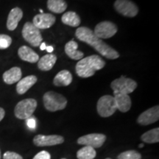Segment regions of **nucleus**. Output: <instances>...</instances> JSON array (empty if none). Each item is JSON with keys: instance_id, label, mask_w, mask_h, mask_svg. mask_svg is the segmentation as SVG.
Returning a JSON list of instances; mask_svg holds the SVG:
<instances>
[{"instance_id": "9d476101", "label": "nucleus", "mask_w": 159, "mask_h": 159, "mask_svg": "<svg viewBox=\"0 0 159 159\" xmlns=\"http://www.w3.org/2000/svg\"><path fill=\"white\" fill-rule=\"evenodd\" d=\"M106 139V136L102 134H91L80 137L77 139L79 144L89 146L93 148H99L102 147Z\"/></svg>"}, {"instance_id": "f704fd0d", "label": "nucleus", "mask_w": 159, "mask_h": 159, "mask_svg": "<svg viewBox=\"0 0 159 159\" xmlns=\"http://www.w3.org/2000/svg\"><path fill=\"white\" fill-rule=\"evenodd\" d=\"M40 13H43V11L41 9H40Z\"/></svg>"}, {"instance_id": "473e14b6", "label": "nucleus", "mask_w": 159, "mask_h": 159, "mask_svg": "<svg viewBox=\"0 0 159 159\" xmlns=\"http://www.w3.org/2000/svg\"><path fill=\"white\" fill-rule=\"evenodd\" d=\"M46 47H47V46H46L45 43H41L40 44V49H41V50H44V49H46Z\"/></svg>"}, {"instance_id": "7c9ffc66", "label": "nucleus", "mask_w": 159, "mask_h": 159, "mask_svg": "<svg viewBox=\"0 0 159 159\" xmlns=\"http://www.w3.org/2000/svg\"><path fill=\"white\" fill-rule=\"evenodd\" d=\"M5 110H4L3 108H0V122H1V121L3 119L4 117H5Z\"/></svg>"}, {"instance_id": "393cba45", "label": "nucleus", "mask_w": 159, "mask_h": 159, "mask_svg": "<svg viewBox=\"0 0 159 159\" xmlns=\"http://www.w3.org/2000/svg\"><path fill=\"white\" fill-rule=\"evenodd\" d=\"M96 155L94 148L85 146L77 151V158L78 159H94L96 157Z\"/></svg>"}, {"instance_id": "6ab92c4d", "label": "nucleus", "mask_w": 159, "mask_h": 159, "mask_svg": "<svg viewBox=\"0 0 159 159\" xmlns=\"http://www.w3.org/2000/svg\"><path fill=\"white\" fill-rule=\"evenodd\" d=\"M57 61V56L54 54H47L43 55L38 61V67L41 71H49L53 68Z\"/></svg>"}, {"instance_id": "0eeeda50", "label": "nucleus", "mask_w": 159, "mask_h": 159, "mask_svg": "<svg viewBox=\"0 0 159 159\" xmlns=\"http://www.w3.org/2000/svg\"><path fill=\"white\" fill-rule=\"evenodd\" d=\"M97 110L99 116L102 117L112 116L117 110L114 97L111 95L101 97L97 102Z\"/></svg>"}, {"instance_id": "423d86ee", "label": "nucleus", "mask_w": 159, "mask_h": 159, "mask_svg": "<svg viewBox=\"0 0 159 159\" xmlns=\"http://www.w3.org/2000/svg\"><path fill=\"white\" fill-rule=\"evenodd\" d=\"M24 39L34 47H37L42 43L43 38L40 30L32 22H26L22 29Z\"/></svg>"}, {"instance_id": "7ed1b4c3", "label": "nucleus", "mask_w": 159, "mask_h": 159, "mask_svg": "<svg viewBox=\"0 0 159 159\" xmlns=\"http://www.w3.org/2000/svg\"><path fill=\"white\" fill-rule=\"evenodd\" d=\"M44 107L51 112L63 110L66 107L67 99L62 94L55 91H47L43 97Z\"/></svg>"}, {"instance_id": "9b49d317", "label": "nucleus", "mask_w": 159, "mask_h": 159, "mask_svg": "<svg viewBox=\"0 0 159 159\" xmlns=\"http://www.w3.org/2000/svg\"><path fill=\"white\" fill-rule=\"evenodd\" d=\"M64 142V139L63 136L59 135H45L39 134L35 136L33 139V143L38 147L45 146H53V145L63 144Z\"/></svg>"}, {"instance_id": "a211bd4d", "label": "nucleus", "mask_w": 159, "mask_h": 159, "mask_svg": "<svg viewBox=\"0 0 159 159\" xmlns=\"http://www.w3.org/2000/svg\"><path fill=\"white\" fill-rule=\"evenodd\" d=\"M78 44L74 40H71L65 45V52L71 59L80 61L84 57V53L77 50Z\"/></svg>"}, {"instance_id": "e433bc0d", "label": "nucleus", "mask_w": 159, "mask_h": 159, "mask_svg": "<svg viewBox=\"0 0 159 159\" xmlns=\"http://www.w3.org/2000/svg\"><path fill=\"white\" fill-rule=\"evenodd\" d=\"M105 159H111V158H105Z\"/></svg>"}, {"instance_id": "4468645a", "label": "nucleus", "mask_w": 159, "mask_h": 159, "mask_svg": "<svg viewBox=\"0 0 159 159\" xmlns=\"http://www.w3.org/2000/svg\"><path fill=\"white\" fill-rule=\"evenodd\" d=\"M23 17V11L19 7H14L9 13L7 20V28L11 31L16 29L19 22Z\"/></svg>"}, {"instance_id": "c756f323", "label": "nucleus", "mask_w": 159, "mask_h": 159, "mask_svg": "<svg viewBox=\"0 0 159 159\" xmlns=\"http://www.w3.org/2000/svg\"><path fill=\"white\" fill-rule=\"evenodd\" d=\"M27 120V125L28 126L29 128L30 129H34L36 126V122H35V119L34 118H32V117H30Z\"/></svg>"}, {"instance_id": "1a4fd4ad", "label": "nucleus", "mask_w": 159, "mask_h": 159, "mask_svg": "<svg viewBox=\"0 0 159 159\" xmlns=\"http://www.w3.org/2000/svg\"><path fill=\"white\" fill-rule=\"evenodd\" d=\"M118 28L114 23L105 21L97 24L95 27L94 33L100 39H109L113 37L117 33Z\"/></svg>"}, {"instance_id": "aec40b11", "label": "nucleus", "mask_w": 159, "mask_h": 159, "mask_svg": "<svg viewBox=\"0 0 159 159\" xmlns=\"http://www.w3.org/2000/svg\"><path fill=\"white\" fill-rule=\"evenodd\" d=\"M116 109L121 112H128L131 108V99L128 94H116L114 95Z\"/></svg>"}, {"instance_id": "a878e982", "label": "nucleus", "mask_w": 159, "mask_h": 159, "mask_svg": "<svg viewBox=\"0 0 159 159\" xmlns=\"http://www.w3.org/2000/svg\"><path fill=\"white\" fill-rule=\"evenodd\" d=\"M142 156L136 150H128L119 155L117 159H141Z\"/></svg>"}, {"instance_id": "72a5a7b5", "label": "nucleus", "mask_w": 159, "mask_h": 159, "mask_svg": "<svg viewBox=\"0 0 159 159\" xmlns=\"http://www.w3.org/2000/svg\"><path fill=\"white\" fill-rule=\"evenodd\" d=\"M143 147H144V144H139V148H142Z\"/></svg>"}, {"instance_id": "c9c22d12", "label": "nucleus", "mask_w": 159, "mask_h": 159, "mask_svg": "<svg viewBox=\"0 0 159 159\" xmlns=\"http://www.w3.org/2000/svg\"><path fill=\"white\" fill-rule=\"evenodd\" d=\"M0 159H1V151H0Z\"/></svg>"}, {"instance_id": "b1692460", "label": "nucleus", "mask_w": 159, "mask_h": 159, "mask_svg": "<svg viewBox=\"0 0 159 159\" xmlns=\"http://www.w3.org/2000/svg\"><path fill=\"white\" fill-rule=\"evenodd\" d=\"M142 140L148 144H154L159 142V128H154L144 133L142 135Z\"/></svg>"}, {"instance_id": "4c0bfd02", "label": "nucleus", "mask_w": 159, "mask_h": 159, "mask_svg": "<svg viewBox=\"0 0 159 159\" xmlns=\"http://www.w3.org/2000/svg\"><path fill=\"white\" fill-rule=\"evenodd\" d=\"M61 159H66V158H61Z\"/></svg>"}, {"instance_id": "2eb2a0df", "label": "nucleus", "mask_w": 159, "mask_h": 159, "mask_svg": "<svg viewBox=\"0 0 159 159\" xmlns=\"http://www.w3.org/2000/svg\"><path fill=\"white\" fill-rule=\"evenodd\" d=\"M18 55L22 61L31 63H37L39 60V55L30 47H27V46H22L20 47L18 50Z\"/></svg>"}, {"instance_id": "f3484780", "label": "nucleus", "mask_w": 159, "mask_h": 159, "mask_svg": "<svg viewBox=\"0 0 159 159\" xmlns=\"http://www.w3.org/2000/svg\"><path fill=\"white\" fill-rule=\"evenodd\" d=\"M21 75L22 73L19 67H13L4 73L2 78L6 84L11 85L19 82L21 79Z\"/></svg>"}, {"instance_id": "dca6fc26", "label": "nucleus", "mask_w": 159, "mask_h": 159, "mask_svg": "<svg viewBox=\"0 0 159 159\" xmlns=\"http://www.w3.org/2000/svg\"><path fill=\"white\" fill-rule=\"evenodd\" d=\"M38 78L35 75H29L21 79L16 85V91L19 94H24L36 83Z\"/></svg>"}, {"instance_id": "412c9836", "label": "nucleus", "mask_w": 159, "mask_h": 159, "mask_svg": "<svg viewBox=\"0 0 159 159\" xmlns=\"http://www.w3.org/2000/svg\"><path fill=\"white\" fill-rule=\"evenodd\" d=\"M72 82V75L68 70H62L55 75L53 83L55 86H68Z\"/></svg>"}, {"instance_id": "ddd939ff", "label": "nucleus", "mask_w": 159, "mask_h": 159, "mask_svg": "<svg viewBox=\"0 0 159 159\" xmlns=\"http://www.w3.org/2000/svg\"><path fill=\"white\" fill-rule=\"evenodd\" d=\"M56 18L51 13H41L35 16L33 23L38 29H48L54 25Z\"/></svg>"}, {"instance_id": "cd10ccee", "label": "nucleus", "mask_w": 159, "mask_h": 159, "mask_svg": "<svg viewBox=\"0 0 159 159\" xmlns=\"http://www.w3.org/2000/svg\"><path fill=\"white\" fill-rule=\"evenodd\" d=\"M3 159H23V158L16 152L7 151L4 154Z\"/></svg>"}, {"instance_id": "bb28decb", "label": "nucleus", "mask_w": 159, "mask_h": 159, "mask_svg": "<svg viewBox=\"0 0 159 159\" xmlns=\"http://www.w3.org/2000/svg\"><path fill=\"white\" fill-rule=\"evenodd\" d=\"M12 43V39L9 35L0 34V49H7Z\"/></svg>"}, {"instance_id": "4be33fe9", "label": "nucleus", "mask_w": 159, "mask_h": 159, "mask_svg": "<svg viewBox=\"0 0 159 159\" xmlns=\"http://www.w3.org/2000/svg\"><path fill=\"white\" fill-rule=\"evenodd\" d=\"M61 21L64 25L73 27H78L81 22L80 18L78 14L73 11H68L65 13L61 17Z\"/></svg>"}, {"instance_id": "f257e3e1", "label": "nucleus", "mask_w": 159, "mask_h": 159, "mask_svg": "<svg viewBox=\"0 0 159 159\" xmlns=\"http://www.w3.org/2000/svg\"><path fill=\"white\" fill-rule=\"evenodd\" d=\"M77 39L92 47L103 57L114 60L119 57V52L94 35V32L86 27H78L75 32Z\"/></svg>"}, {"instance_id": "6e6552de", "label": "nucleus", "mask_w": 159, "mask_h": 159, "mask_svg": "<svg viewBox=\"0 0 159 159\" xmlns=\"http://www.w3.org/2000/svg\"><path fill=\"white\" fill-rule=\"evenodd\" d=\"M114 7L119 14L126 17H135L139 13V7L130 0H116Z\"/></svg>"}, {"instance_id": "5701e85b", "label": "nucleus", "mask_w": 159, "mask_h": 159, "mask_svg": "<svg viewBox=\"0 0 159 159\" xmlns=\"http://www.w3.org/2000/svg\"><path fill=\"white\" fill-rule=\"evenodd\" d=\"M47 7L55 13H62L67 8V4L64 0H48Z\"/></svg>"}, {"instance_id": "f03ea898", "label": "nucleus", "mask_w": 159, "mask_h": 159, "mask_svg": "<svg viewBox=\"0 0 159 159\" xmlns=\"http://www.w3.org/2000/svg\"><path fill=\"white\" fill-rule=\"evenodd\" d=\"M105 66V61L99 55H93L80 60L75 66V71L79 77L83 78L92 77L97 71Z\"/></svg>"}, {"instance_id": "c85d7f7f", "label": "nucleus", "mask_w": 159, "mask_h": 159, "mask_svg": "<svg viewBox=\"0 0 159 159\" xmlns=\"http://www.w3.org/2000/svg\"><path fill=\"white\" fill-rule=\"evenodd\" d=\"M33 159H51V156L47 151H41Z\"/></svg>"}, {"instance_id": "20e7f679", "label": "nucleus", "mask_w": 159, "mask_h": 159, "mask_svg": "<svg viewBox=\"0 0 159 159\" xmlns=\"http://www.w3.org/2000/svg\"><path fill=\"white\" fill-rule=\"evenodd\" d=\"M111 88L114 91V95L129 94L134 92L137 88V83L134 80L122 75L119 78L113 80L111 83Z\"/></svg>"}, {"instance_id": "f8f14e48", "label": "nucleus", "mask_w": 159, "mask_h": 159, "mask_svg": "<svg viewBox=\"0 0 159 159\" xmlns=\"http://www.w3.org/2000/svg\"><path fill=\"white\" fill-rule=\"evenodd\" d=\"M159 119V106L152 107L148 110L143 112L139 118L137 119V122L141 125H149L157 122Z\"/></svg>"}, {"instance_id": "39448f33", "label": "nucleus", "mask_w": 159, "mask_h": 159, "mask_svg": "<svg viewBox=\"0 0 159 159\" xmlns=\"http://www.w3.org/2000/svg\"><path fill=\"white\" fill-rule=\"evenodd\" d=\"M37 108V101L34 99H25L16 105L14 114L19 119H27L32 116Z\"/></svg>"}, {"instance_id": "2f4dec72", "label": "nucleus", "mask_w": 159, "mask_h": 159, "mask_svg": "<svg viewBox=\"0 0 159 159\" xmlns=\"http://www.w3.org/2000/svg\"><path fill=\"white\" fill-rule=\"evenodd\" d=\"M46 50L49 53H52L54 50V49H53L52 47H51V46H49V47H46Z\"/></svg>"}]
</instances>
